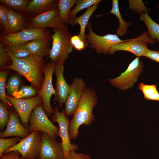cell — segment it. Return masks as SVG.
Listing matches in <instances>:
<instances>
[{
  "label": "cell",
  "instance_id": "1",
  "mask_svg": "<svg viewBox=\"0 0 159 159\" xmlns=\"http://www.w3.org/2000/svg\"><path fill=\"white\" fill-rule=\"evenodd\" d=\"M97 102L94 90L86 87L77 108L69 121V132L70 140H76L79 132V128L82 125L89 126L94 122L93 109Z\"/></svg>",
  "mask_w": 159,
  "mask_h": 159
},
{
  "label": "cell",
  "instance_id": "2",
  "mask_svg": "<svg viewBox=\"0 0 159 159\" xmlns=\"http://www.w3.org/2000/svg\"><path fill=\"white\" fill-rule=\"evenodd\" d=\"M7 52L11 59V63L5 69H12L24 76L38 92L41 87L44 78L43 74L45 65L43 58L32 54L19 58Z\"/></svg>",
  "mask_w": 159,
  "mask_h": 159
},
{
  "label": "cell",
  "instance_id": "3",
  "mask_svg": "<svg viewBox=\"0 0 159 159\" xmlns=\"http://www.w3.org/2000/svg\"><path fill=\"white\" fill-rule=\"evenodd\" d=\"M52 47L48 58L54 64L63 65L72 52L73 47L70 39L73 36L67 27L53 29Z\"/></svg>",
  "mask_w": 159,
  "mask_h": 159
},
{
  "label": "cell",
  "instance_id": "4",
  "mask_svg": "<svg viewBox=\"0 0 159 159\" xmlns=\"http://www.w3.org/2000/svg\"><path fill=\"white\" fill-rule=\"evenodd\" d=\"M52 35L47 30L33 28H24L15 33H5L1 37V43L5 46L23 44L38 39L50 41Z\"/></svg>",
  "mask_w": 159,
  "mask_h": 159
},
{
  "label": "cell",
  "instance_id": "5",
  "mask_svg": "<svg viewBox=\"0 0 159 159\" xmlns=\"http://www.w3.org/2000/svg\"><path fill=\"white\" fill-rule=\"evenodd\" d=\"M28 129L30 133L41 131L55 139L59 136V128L53 124L43 110L42 104L37 106L32 111L29 120Z\"/></svg>",
  "mask_w": 159,
  "mask_h": 159
},
{
  "label": "cell",
  "instance_id": "6",
  "mask_svg": "<svg viewBox=\"0 0 159 159\" xmlns=\"http://www.w3.org/2000/svg\"><path fill=\"white\" fill-rule=\"evenodd\" d=\"M55 64L51 61L45 65L43 70L44 78L41 87L38 92L42 101L43 110L48 117H50L54 113V109L50 103V99L52 95L56 97V92L52 83V75L54 71Z\"/></svg>",
  "mask_w": 159,
  "mask_h": 159
},
{
  "label": "cell",
  "instance_id": "7",
  "mask_svg": "<svg viewBox=\"0 0 159 159\" xmlns=\"http://www.w3.org/2000/svg\"><path fill=\"white\" fill-rule=\"evenodd\" d=\"M88 31L85 37L88 43L90 44L89 47L95 49L97 54L105 55L109 53L112 47L126 40H121L117 34H108L101 36L95 34L92 29L91 21L89 20L87 25Z\"/></svg>",
  "mask_w": 159,
  "mask_h": 159
},
{
  "label": "cell",
  "instance_id": "8",
  "mask_svg": "<svg viewBox=\"0 0 159 159\" xmlns=\"http://www.w3.org/2000/svg\"><path fill=\"white\" fill-rule=\"evenodd\" d=\"M39 132L35 131L31 133L16 144L8 149L4 153L16 151L23 159H36L41 139Z\"/></svg>",
  "mask_w": 159,
  "mask_h": 159
},
{
  "label": "cell",
  "instance_id": "9",
  "mask_svg": "<svg viewBox=\"0 0 159 159\" xmlns=\"http://www.w3.org/2000/svg\"><path fill=\"white\" fill-rule=\"evenodd\" d=\"M143 66L139 57H137L129 64L127 69L118 77L108 79L110 83L121 90L132 87L143 71Z\"/></svg>",
  "mask_w": 159,
  "mask_h": 159
},
{
  "label": "cell",
  "instance_id": "10",
  "mask_svg": "<svg viewBox=\"0 0 159 159\" xmlns=\"http://www.w3.org/2000/svg\"><path fill=\"white\" fill-rule=\"evenodd\" d=\"M154 43L150 38L148 32H145L137 38L127 40L113 46L109 53L113 54L116 52L123 51L130 52L138 57L144 56L148 49V44H153Z\"/></svg>",
  "mask_w": 159,
  "mask_h": 159
},
{
  "label": "cell",
  "instance_id": "11",
  "mask_svg": "<svg viewBox=\"0 0 159 159\" xmlns=\"http://www.w3.org/2000/svg\"><path fill=\"white\" fill-rule=\"evenodd\" d=\"M14 109L23 126L28 129L29 120L34 109L37 105L42 104V99L39 95L27 99H20L6 95Z\"/></svg>",
  "mask_w": 159,
  "mask_h": 159
},
{
  "label": "cell",
  "instance_id": "12",
  "mask_svg": "<svg viewBox=\"0 0 159 159\" xmlns=\"http://www.w3.org/2000/svg\"><path fill=\"white\" fill-rule=\"evenodd\" d=\"M54 110L51 121L53 123L57 122L58 124L59 136L61 139L64 158L70 151H75L78 149V148L76 145L71 142L69 132V121L68 117L66 115L64 110L60 112L56 106L54 107Z\"/></svg>",
  "mask_w": 159,
  "mask_h": 159
},
{
  "label": "cell",
  "instance_id": "13",
  "mask_svg": "<svg viewBox=\"0 0 159 159\" xmlns=\"http://www.w3.org/2000/svg\"><path fill=\"white\" fill-rule=\"evenodd\" d=\"M66 26L61 21L57 7L31 18L26 27L27 28H33L45 29L47 27L54 29Z\"/></svg>",
  "mask_w": 159,
  "mask_h": 159
},
{
  "label": "cell",
  "instance_id": "14",
  "mask_svg": "<svg viewBox=\"0 0 159 159\" xmlns=\"http://www.w3.org/2000/svg\"><path fill=\"white\" fill-rule=\"evenodd\" d=\"M41 137L39 152L36 159H64L61 142H57L55 139L43 132Z\"/></svg>",
  "mask_w": 159,
  "mask_h": 159
},
{
  "label": "cell",
  "instance_id": "15",
  "mask_svg": "<svg viewBox=\"0 0 159 159\" xmlns=\"http://www.w3.org/2000/svg\"><path fill=\"white\" fill-rule=\"evenodd\" d=\"M86 84L83 79L75 78L70 85L69 94L65 102L64 110L67 117L73 115L84 92Z\"/></svg>",
  "mask_w": 159,
  "mask_h": 159
},
{
  "label": "cell",
  "instance_id": "16",
  "mask_svg": "<svg viewBox=\"0 0 159 159\" xmlns=\"http://www.w3.org/2000/svg\"><path fill=\"white\" fill-rule=\"evenodd\" d=\"M9 117L5 129L0 132L1 138L19 137L23 138L30 133L28 129L25 128L20 122V119L16 111L9 110Z\"/></svg>",
  "mask_w": 159,
  "mask_h": 159
},
{
  "label": "cell",
  "instance_id": "17",
  "mask_svg": "<svg viewBox=\"0 0 159 159\" xmlns=\"http://www.w3.org/2000/svg\"><path fill=\"white\" fill-rule=\"evenodd\" d=\"M54 72L56 78L55 90L56 97L55 101L58 102L59 107H61L65 103L69 94L70 85L66 82L64 76L63 65L56 64Z\"/></svg>",
  "mask_w": 159,
  "mask_h": 159
},
{
  "label": "cell",
  "instance_id": "18",
  "mask_svg": "<svg viewBox=\"0 0 159 159\" xmlns=\"http://www.w3.org/2000/svg\"><path fill=\"white\" fill-rule=\"evenodd\" d=\"M49 42L47 40L38 39L23 44L32 54L43 58L49 55L51 48Z\"/></svg>",
  "mask_w": 159,
  "mask_h": 159
},
{
  "label": "cell",
  "instance_id": "19",
  "mask_svg": "<svg viewBox=\"0 0 159 159\" xmlns=\"http://www.w3.org/2000/svg\"><path fill=\"white\" fill-rule=\"evenodd\" d=\"M57 0H33L27 6L25 11L39 14L58 7Z\"/></svg>",
  "mask_w": 159,
  "mask_h": 159
},
{
  "label": "cell",
  "instance_id": "20",
  "mask_svg": "<svg viewBox=\"0 0 159 159\" xmlns=\"http://www.w3.org/2000/svg\"><path fill=\"white\" fill-rule=\"evenodd\" d=\"M98 6V4H96L88 8L82 15L79 17H76L71 25L72 26H75L77 24L80 25V31L78 35L87 46L88 43L86 39V34H85V29L89 21L90 18Z\"/></svg>",
  "mask_w": 159,
  "mask_h": 159
},
{
  "label": "cell",
  "instance_id": "21",
  "mask_svg": "<svg viewBox=\"0 0 159 159\" xmlns=\"http://www.w3.org/2000/svg\"><path fill=\"white\" fill-rule=\"evenodd\" d=\"M8 26L5 31V33H16L24 29L25 25L23 16L9 8H8Z\"/></svg>",
  "mask_w": 159,
  "mask_h": 159
},
{
  "label": "cell",
  "instance_id": "22",
  "mask_svg": "<svg viewBox=\"0 0 159 159\" xmlns=\"http://www.w3.org/2000/svg\"><path fill=\"white\" fill-rule=\"evenodd\" d=\"M140 19L145 24L150 39L159 44V24L154 21L146 12L140 14Z\"/></svg>",
  "mask_w": 159,
  "mask_h": 159
},
{
  "label": "cell",
  "instance_id": "23",
  "mask_svg": "<svg viewBox=\"0 0 159 159\" xmlns=\"http://www.w3.org/2000/svg\"><path fill=\"white\" fill-rule=\"evenodd\" d=\"M118 4V0H113L112 9L108 14H114L118 19L119 25L117 30V35L118 36L122 37L127 33V28L131 26V23L125 21L122 19L119 10Z\"/></svg>",
  "mask_w": 159,
  "mask_h": 159
},
{
  "label": "cell",
  "instance_id": "24",
  "mask_svg": "<svg viewBox=\"0 0 159 159\" xmlns=\"http://www.w3.org/2000/svg\"><path fill=\"white\" fill-rule=\"evenodd\" d=\"M77 0H60L58 8L61 21L64 25L69 24V15L71 8L76 3Z\"/></svg>",
  "mask_w": 159,
  "mask_h": 159
},
{
  "label": "cell",
  "instance_id": "25",
  "mask_svg": "<svg viewBox=\"0 0 159 159\" xmlns=\"http://www.w3.org/2000/svg\"><path fill=\"white\" fill-rule=\"evenodd\" d=\"M101 0H77L74 8L70 11L69 15V24L71 25L76 18V14L82 10L88 8L93 5L98 4Z\"/></svg>",
  "mask_w": 159,
  "mask_h": 159
},
{
  "label": "cell",
  "instance_id": "26",
  "mask_svg": "<svg viewBox=\"0 0 159 159\" xmlns=\"http://www.w3.org/2000/svg\"><path fill=\"white\" fill-rule=\"evenodd\" d=\"M5 47L7 50L11 54L19 58H24L33 54L23 44Z\"/></svg>",
  "mask_w": 159,
  "mask_h": 159
},
{
  "label": "cell",
  "instance_id": "27",
  "mask_svg": "<svg viewBox=\"0 0 159 159\" xmlns=\"http://www.w3.org/2000/svg\"><path fill=\"white\" fill-rule=\"evenodd\" d=\"M30 1L28 0H0L1 4L7 8L25 11Z\"/></svg>",
  "mask_w": 159,
  "mask_h": 159
},
{
  "label": "cell",
  "instance_id": "28",
  "mask_svg": "<svg viewBox=\"0 0 159 159\" xmlns=\"http://www.w3.org/2000/svg\"><path fill=\"white\" fill-rule=\"evenodd\" d=\"M37 92L32 85H22L19 90L14 93L13 97L20 99H27L34 97Z\"/></svg>",
  "mask_w": 159,
  "mask_h": 159
},
{
  "label": "cell",
  "instance_id": "29",
  "mask_svg": "<svg viewBox=\"0 0 159 159\" xmlns=\"http://www.w3.org/2000/svg\"><path fill=\"white\" fill-rule=\"evenodd\" d=\"M8 75L7 72L2 70L0 72V99L1 102L7 107L11 104L8 100L6 94V83Z\"/></svg>",
  "mask_w": 159,
  "mask_h": 159
},
{
  "label": "cell",
  "instance_id": "30",
  "mask_svg": "<svg viewBox=\"0 0 159 159\" xmlns=\"http://www.w3.org/2000/svg\"><path fill=\"white\" fill-rule=\"evenodd\" d=\"M21 81L19 77L16 75H13L9 78L7 85V92L11 96L17 92L20 88Z\"/></svg>",
  "mask_w": 159,
  "mask_h": 159
},
{
  "label": "cell",
  "instance_id": "31",
  "mask_svg": "<svg viewBox=\"0 0 159 159\" xmlns=\"http://www.w3.org/2000/svg\"><path fill=\"white\" fill-rule=\"evenodd\" d=\"M22 138L19 137L5 138H0V157L9 148L15 145L19 142Z\"/></svg>",
  "mask_w": 159,
  "mask_h": 159
},
{
  "label": "cell",
  "instance_id": "32",
  "mask_svg": "<svg viewBox=\"0 0 159 159\" xmlns=\"http://www.w3.org/2000/svg\"><path fill=\"white\" fill-rule=\"evenodd\" d=\"M11 60L5 47L2 43L0 44V67L1 69L9 66Z\"/></svg>",
  "mask_w": 159,
  "mask_h": 159
},
{
  "label": "cell",
  "instance_id": "33",
  "mask_svg": "<svg viewBox=\"0 0 159 159\" xmlns=\"http://www.w3.org/2000/svg\"><path fill=\"white\" fill-rule=\"evenodd\" d=\"M9 117V111L2 102H0V128L1 132L6 126Z\"/></svg>",
  "mask_w": 159,
  "mask_h": 159
},
{
  "label": "cell",
  "instance_id": "34",
  "mask_svg": "<svg viewBox=\"0 0 159 159\" xmlns=\"http://www.w3.org/2000/svg\"><path fill=\"white\" fill-rule=\"evenodd\" d=\"M139 88L143 92L144 98L148 100V98L158 91L155 85H148L142 83H140L138 86Z\"/></svg>",
  "mask_w": 159,
  "mask_h": 159
},
{
  "label": "cell",
  "instance_id": "35",
  "mask_svg": "<svg viewBox=\"0 0 159 159\" xmlns=\"http://www.w3.org/2000/svg\"><path fill=\"white\" fill-rule=\"evenodd\" d=\"M0 22L4 29V31L8 28L9 23V12L8 8L4 5L0 4Z\"/></svg>",
  "mask_w": 159,
  "mask_h": 159
},
{
  "label": "cell",
  "instance_id": "36",
  "mask_svg": "<svg viewBox=\"0 0 159 159\" xmlns=\"http://www.w3.org/2000/svg\"><path fill=\"white\" fill-rule=\"evenodd\" d=\"M70 41L73 47L77 51L83 50L87 46L78 35L73 36L71 38Z\"/></svg>",
  "mask_w": 159,
  "mask_h": 159
},
{
  "label": "cell",
  "instance_id": "37",
  "mask_svg": "<svg viewBox=\"0 0 159 159\" xmlns=\"http://www.w3.org/2000/svg\"><path fill=\"white\" fill-rule=\"evenodd\" d=\"M159 63V51L148 49L144 56Z\"/></svg>",
  "mask_w": 159,
  "mask_h": 159
},
{
  "label": "cell",
  "instance_id": "38",
  "mask_svg": "<svg viewBox=\"0 0 159 159\" xmlns=\"http://www.w3.org/2000/svg\"><path fill=\"white\" fill-rule=\"evenodd\" d=\"M20 155L18 151H13L4 153L0 157V159H23Z\"/></svg>",
  "mask_w": 159,
  "mask_h": 159
},
{
  "label": "cell",
  "instance_id": "39",
  "mask_svg": "<svg viewBox=\"0 0 159 159\" xmlns=\"http://www.w3.org/2000/svg\"><path fill=\"white\" fill-rule=\"evenodd\" d=\"M84 154L76 153L75 151L72 150L69 153L64 159H84Z\"/></svg>",
  "mask_w": 159,
  "mask_h": 159
},
{
  "label": "cell",
  "instance_id": "40",
  "mask_svg": "<svg viewBox=\"0 0 159 159\" xmlns=\"http://www.w3.org/2000/svg\"><path fill=\"white\" fill-rule=\"evenodd\" d=\"M84 159H92L89 155L85 154H84Z\"/></svg>",
  "mask_w": 159,
  "mask_h": 159
},
{
  "label": "cell",
  "instance_id": "41",
  "mask_svg": "<svg viewBox=\"0 0 159 159\" xmlns=\"http://www.w3.org/2000/svg\"><path fill=\"white\" fill-rule=\"evenodd\" d=\"M158 7L159 8V5L158 6Z\"/></svg>",
  "mask_w": 159,
  "mask_h": 159
}]
</instances>
